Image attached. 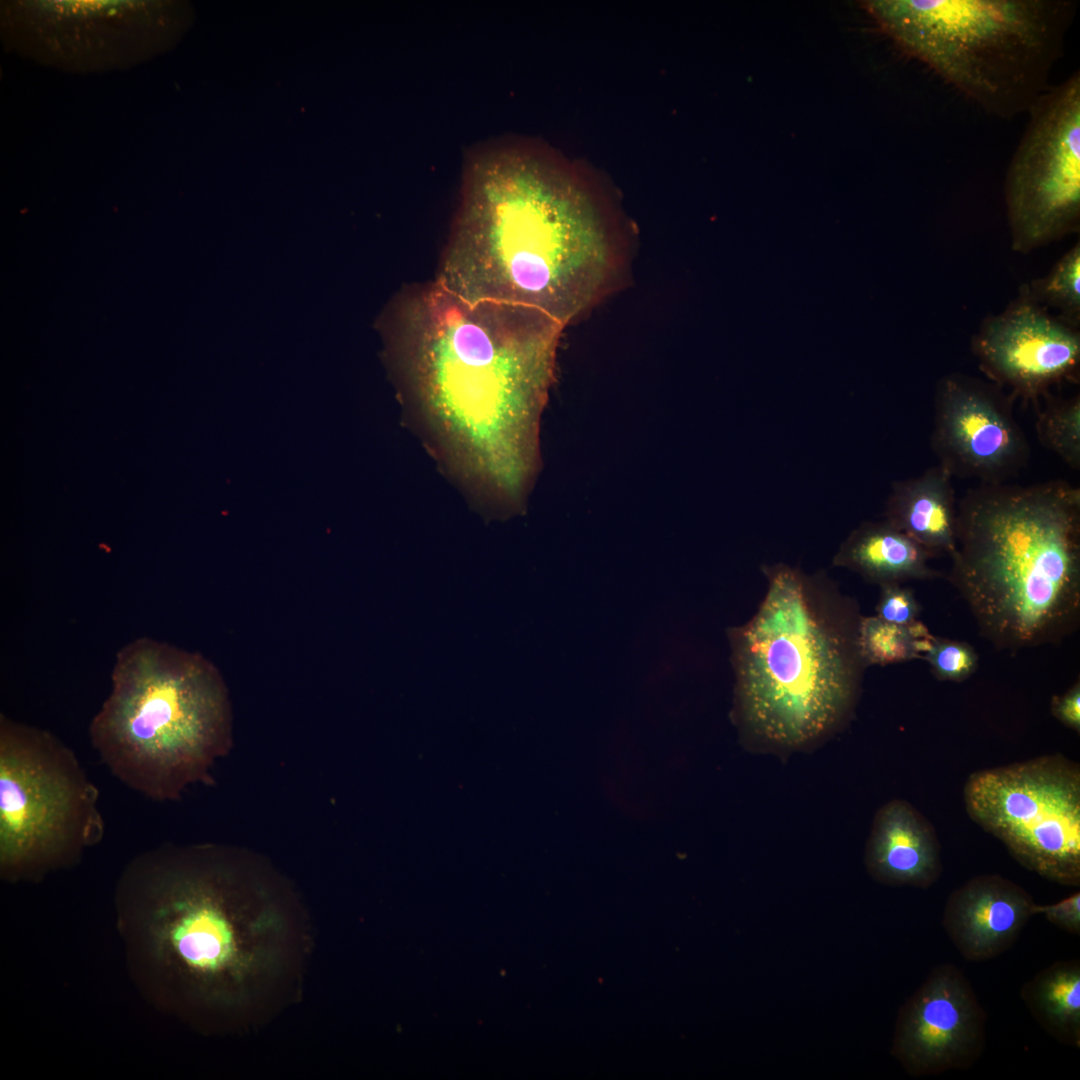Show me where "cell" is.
<instances>
[{"label":"cell","mask_w":1080,"mask_h":1080,"mask_svg":"<svg viewBox=\"0 0 1080 1080\" xmlns=\"http://www.w3.org/2000/svg\"><path fill=\"white\" fill-rule=\"evenodd\" d=\"M131 978L156 1008L221 1032L292 996L309 925L285 879L218 843H165L135 856L115 888Z\"/></svg>","instance_id":"cell-1"},{"label":"cell","mask_w":1080,"mask_h":1080,"mask_svg":"<svg viewBox=\"0 0 1080 1080\" xmlns=\"http://www.w3.org/2000/svg\"><path fill=\"white\" fill-rule=\"evenodd\" d=\"M396 327L407 389L450 464L520 511L541 462L565 326L535 308L468 301L435 280L404 296Z\"/></svg>","instance_id":"cell-2"},{"label":"cell","mask_w":1080,"mask_h":1080,"mask_svg":"<svg viewBox=\"0 0 1080 1080\" xmlns=\"http://www.w3.org/2000/svg\"><path fill=\"white\" fill-rule=\"evenodd\" d=\"M618 266L614 232L575 176L495 149L469 165L436 281L468 301L535 308L566 326L608 293Z\"/></svg>","instance_id":"cell-3"},{"label":"cell","mask_w":1080,"mask_h":1080,"mask_svg":"<svg viewBox=\"0 0 1080 1080\" xmlns=\"http://www.w3.org/2000/svg\"><path fill=\"white\" fill-rule=\"evenodd\" d=\"M949 582L980 634L1018 651L1080 624V489L1064 480L984 484L957 505Z\"/></svg>","instance_id":"cell-4"},{"label":"cell","mask_w":1080,"mask_h":1080,"mask_svg":"<svg viewBox=\"0 0 1080 1080\" xmlns=\"http://www.w3.org/2000/svg\"><path fill=\"white\" fill-rule=\"evenodd\" d=\"M756 613L729 629L738 719L757 742L808 746L853 712L865 664L856 601L825 575L778 563L762 568Z\"/></svg>","instance_id":"cell-5"},{"label":"cell","mask_w":1080,"mask_h":1080,"mask_svg":"<svg viewBox=\"0 0 1080 1080\" xmlns=\"http://www.w3.org/2000/svg\"><path fill=\"white\" fill-rule=\"evenodd\" d=\"M111 684L89 737L114 777L158 802L211 781L232 740L228 692L213 664L142 637L118 651Z\"/></svg>","instance_id":"cell-6"},{"label":"cell","mask_w":1080,"mask_h":1080,"mask_svg":"<svg viewBox=\"0 0 1080 1080\" xmlns=\"http://www.w3.org/2000/svg\"><path fill=\"white\" fill-rule=\"evenodd\" d=\"M909 56L1010 120L1050 87L1076 15L1075 0H873L864 4Z\"/></svg>","instance_id":"cell-7"},{"label":"cell","mask_w":1080,"mask_h":1080,"mask_svg":"<svg viewBox=\"0 0 1080 1080\" xmlns=\"http://www.w3.org/2000/svg\"><path fill=\"white\" fill-rule=\"evenodd\" d=\"M99 791L51 732L0 715V876L38 882L75 866L105 824Z\"/></svg>","instance_id":"cell-8"},{"label":"cell","mask_w":1080,"mask_h":1080,"mask_svg":"<svg viewBox=\"0 0 1080 1080\" xmlns=\"http://www.w3.org/2000/svg\"><path fill=\"white\" fill-rule=\"evenodd\" d=\"M965 809L1026 869L1080 885V766L1061 754L972 773Z\"/></svg>","instance_id":"cell-9"},{"label":"cell","mask_w":1080,"mask_h":1080,"mask_svg":"<svg viewBox=\"0 0 1080 1080\" xmlns=\"http://www.w3.org/2000/svg\"><path fill=\"white\" fill-rule=\"evenodd\" d=\"M1027 114L1003 187L1011 249L1021 254L1079 232V70L1050 85Z\"/></svg>","instance_id":"cell-10"},{"label":"cell","mask_w":1080,"mask_h":1080,"mask_svg":"<svg viewBox=\"0 0 1080 1080\" xmlns=\"http://www.w3.org/2000/svg\"><path fill=\"white\" fill-rule=\"evenodd\" d=\"M1014 398L962 373L935 387L931 449L952 477L1005 483L1028 463L1030 445L1013 413Z\"/></svg>","instance_id":"cell-11"},{"label":"cell","mask_w":1080,"mask_h":1080,"mask_svg":"<svg viewBox=\"0 0 1080 1080\" xmlns=\"http://www.w3.org/2000/svg\"><path fill=\"white\" fill-rule=\"evenodd\" d=\"M971 350L990 382L1038 403L1064 382H1078L1080 331L1036 303L1021 285L1001 312L986 316Z\"/></svg>","instance_id":"cell-12"},{"label":"cell","mask_w":1080,"mask_h":1080,"mask_svg":"<svg viewBox=\"0 0 1080 1080\" xmlns=\"http://www.w3.org/2000/svg\"><path fill=\"white\" fill-rule=\"evenodd\" d=\"M986 1019L962 971L937 965L901 1008L891 1052L913 1076L967 1069L985 1047Z\"/></svg>","instance_id":"cell-13"},{"label":"cell","mask_w":1080,"mask_h":1080,"mask_svg":"<svg viewBox=\"0 0 1080 1080\" xmlns=\"http://www.w3.org/2000/svg\"><path fill=\"white\" fill-rule=\"evenodd\" d=\"M1036 903L1023 887L997 874L978 875L947 899L942 924L962 955L985 961L1010 949L1032 916Z\"/></svg>","instance_id":"cell-14"},{"label":"cell","mask_w":1080,"mask_h":1080,"mask_svg":"<svg viewBox=\"0 0 1080 1080\" xmlns=\"http://www.w3.org/2000/svg\"><path fill=\"white\" fill-rule=\"evenodd\" d=\"M865 865L886 885L928 888L941 876V848L934 827L909 802L895 799L876 813Z\"/></svg>","instance_id":"cell-15"},{"label":"cell","mask_w":1080,"mask_h":1080,"mask_svg":"<svg viewBox=\"0 0 1080 1080\" xmlns=\"http://www.w3.org/2000/svg\"><path fill=\"white\" fill-rule=\"evenodd\" d=\"M952 478L937 464L919 476L895 481L885 506L884 521L933 557L951 556L956 545L957 505Z\"/></svg>","instance_id":"cell-16"},{"label":"cell","mask_w":1080,"mask_h":1080,"mask_svg":"<svg viewBox=\"0 0 1080 1080\" xmlns=\"http://www.w3.org/2000/svg\"><path fill=\"white\" fill-rule=\"evenodd\" d=\"M931 558L928 551L886 521L863 522L841 544L833 565L883 586L938 577L929 565Z\"/></svg>","instance_id":"cell-17"},{"label":"cell","mask_w":1080,"mask_h":1080,"mask_svg":"<svg viewBox=\"0 0 1080 1080\" xmlns=\"http://www.w3.org/2000/svg\"><path fill=\"white\" fill-rule=\"evenodd\" d=\"M1021 998L1040 1026L1058 1042L1080 1047V963L1056 962L1021 989Z\"/></svg>","instance_id":"cell-18"},{"label":"cell","mask_w":1080,"mask_h":1080,"mask_svg":"<svg viewBox=\"0 0 1080 1080\" xmlns=\"http://www.w3.org/2000/svg\"><path fill=\"white\" fill-rule=\"evenodd\" d=\"M934 639L918 620L902 626L874 615L862 616L860 622L859 644L867 666H884L923 658Z\"/></svg>","instance_id":"cell-19"},{"label":"cell","mask_w":1080,"mask_h":1080,"mask_svg":"<svg viewBox=\"0 0 1080 1080\" xmlns=\"http://www.w3.org/2000/svg\"><path fill=\"white\" fill-rule=\"evenodd\" d=\"M1030 297L1068 325L1080 327V243L1077 241L1042 277L1024 284Z\"/></svg>","instance_id":"cell-20"},{"label":"cell","mask_w":1080,"mask_h":1080,"mask_svg":"<svg viewBox=\"0 0 1080 1080\" xmlns=\"http://www.w3.org/2000/svg\"><path fill=\"white\" fill-rule=\"evenodd\" d=\"M1043 408L1038 409L1035 422L1036 434L1043 447L1058 456L1074 470L1080 469V395L1055 397L1052 393L1042 398Z\"/></svg>","instance_id":"cell-21"},{"label":"cell","mask_w":1080,"mask_h":1080,"mask_svg":"<svg viewBox=\"0 0 1080 1080\" xmlns=\"http://www.w3.org/2000/svg\"><path fill=\"white\" fill-rule=\"evenodd\" d=\"M931 673L939 681L962 682L978 667V655L973 646L964 641L936 638L923 656Z\"/></svg>","instance_id":"cell-22"},{"label":"cell","mask_w":1080,"mask_h":1080,"mask_svg":"<svg viewBox=\"0 0 1080 1080\" xmlns=\"http://www.w3.org/2000/svg\"><path fill=\"white\" fill-rule=\"evenodd\" d=\"M880 587V596L876 605L877 617L902 626L917 620L921 607L911 589L901 584H887Z\"/></svg>","instance_id":"cell-23"},{"label":"cell","mask_w":1080,"mask_h":1080,"mask_svg":"<svg viewBox=\"0 0 1080 1080\" xmlns=\"http://www.w3.org/2000/svg\"><path fill=\"white\" fill-rule=\"evenodd\" d=\"M1034 912L1035 915H1043L1050 923L1069 933L1080 934L1079 891L1054 904H1036Z\"/></svg>","instance_id":"cell-24"},{"label":"cell","mask_w":1080,"mask_h":1080,"mask_svg":"<svg viewBox=\"0 0 1080 1080\" xmlns=\"http://www.w3.org/2000/svg\"><path fill=\"white\" fill-rule=\"evenodd\" d=\"M1051 713L1064 726L1080 732V682H1075L1065 693L1051 700Z\"/></svg>","instance_id":"cell-25"}]
</instances>
